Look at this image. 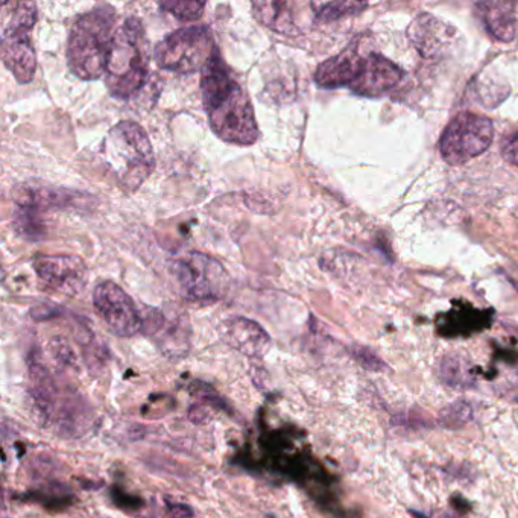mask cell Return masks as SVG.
Returning <instances> with one entry per match:
<instances>
[{
    "label": "cell",
    "mask_w": 518,
    "mask_h": 518,
    "mask_svg": "<svg viewBox=\"0 0 518 518\" xmlns=\"http://www.w3.org/2000/svg\"><path fill=\"white\" fill-rule=\"evenodd\" d=\"M503 157L512 165L518 166V134L506 140L503 145Z\"/></svg>",
    "instance_id": "obj_26"
},
{
    "label": "cell",
    "mask_w": 518,
    "mask_h": 518,
    "mask_svg": "<svg viewBox=\"0 0 518 518\" xmlns=\"http://www.w3.org/2000/svg\"><path fill=\"white\" fill-rule=\"evenodd\" d=\"M203 104L213 133L239 146H251L259 139L253 104L237 83L216 49L201 72Z\"/></svg>",
    "instance_id": "obj_1"
},
{
    "label": "cell",
    "mask_w": 518,
    "mask_h": 518,
    "mask_svg": "<svg viewBox=\"0 0 518 518\" xmlns=\"http://www.w3.org/2000/svg\"><path fill=\"white\" fill-rule=\"evenodd\" d=\"M38 19L34 2L2 4V61L20 84L31 83L37 70V54L31 31Z\"/></svg>",
    "instance_id": "obj_5"
},
{
    "label": "cell",
    "mask_w": 518,
    "mask_h": 518,
    "mask_svg": "<svg viewBox=\"0 0 518 518\" xmlns=\"http://www.w3.org/2000/svg\"><path fill=\"white\" fill-rule=\"evenodd\" d=\"M34 269L46 288L69 297L83 291L89 278L86 263L78 256H38Z\"/></svg>",
    "instance_id": "obj_10"
},
{
    "label": "cell",
    "mask_w": 518,
    "mask_h": 518,
    "mask_svg": "<svg viewBox=\"0 0 518 518\" xmlns=\"http://www.w3.org/2000/svg\"><path fill=\"white\" fill-rule=\"evenodd\" d=\"M364 57L365 55L359 54L357 49H345L341 54L329 58L318 66L315 72L316 84L323 89L351 87L361 72Z\"/></svg>",
    "instance_id": "obj_14"
},
{
    "label": "cell",
    "mask_w": 518,
    "mask_h": 518,
    "mask_svg": "<svg viewBox=\"0 0 518 518\" xmlns=\"http://www.w3.org/2000/svg\"><path fill=\"white\" fill-rule=\"evenodd\" d=\"M78 198L79 195L67 190L40 186H23L22 190L16 193L19 206L34 207L37 210L75 206Z\"/></svg>",
    "instance_id": "obj_18"
},
{
    "label": "cell",
    "mask_w": 518,
    "mask_h": 518,
    "mask_svg": "<svg viewBox=\"0 0 518 518\" xmlns=\"http://www.w3.org/2000/svg\"><path fill=\"white\" fill-rule=\"evenodd\" d=\"M441 377L453 388H468L474 382L473 374L467 364L458 356L444 357L440 367Z\"/></svg>",
    "instance_id": "obj_20"
},
{
    "label": "cell",
    "mask_w": 518,
    "mask_h": 518,
    "mask_svg": "<svg viewBox=\"0 0 518 518\" xmlns=\"http://www.w3.org/2000/svg\"><path fill=\"white\" fill-rule=\"evenodd\" d=\"M216 46L209 26H187L166 35L155 48L158 66L175 73L203 72Z\"/></svg>",
    "instance_id": "obj_7"
},
{
    "label": "cell",
    "mask_w": 518,
    "mask_h": 518,
    "mask_svg": "<svg viewBox=\"0 0 518 518\" xmlns=\"http://www.w3.org/2000/svg\"><path fill=\"white\" fill-rule=\"evenodd\" d=\"M494 139V125L488 117L476 113H461L447 125L440 140L444 162L464 165L471 158L484 154Z\"/></svg>",
    "instance_id": "obj_8"
},
{
    "label": "cell",
    "mask_w": 518,
    "mask_h": 518,
    "mask_svg": "<svg viewBox=\"0 0 518 518\" xmlns=\"http://www.w3.org/2000/svg\"><path fill=\"white\" fill-rule=\"evenodd\" d=\"M143 332L169 356H181L189 348L190 324L184 312L148 309L143 316Z\"/></svg>",
    "instance_id": "obj_11"
},
{
    "label": "cell",
    "mask_w": 518,
    "mask_h": 518,
    "mask_svg": "<svg viewBox=\"0 0 518 518\" xmlns=\"http://www.w3.org/2000/svg\"><path fill=\"white\" fill-rule=\"evenodd\" d=\"M172 518H192L193 512L186 505H169Z\"/></svg>",
    "instance_id": "obj_27"
},
{
    "label": "cell",
    "mask_w": 518,
    "mask_h": 518,
    "mask_svg": "<svg viewBox=\"0 0 518 518\" xmlns=\"http://www.w3.org/2000/svg\"><path fill=\"white\" fill-rule=\"evenodd\" d=\"M224 336L231 347L247 356H262L271 344V338L263 327L247 318L227 321Z\"/></svg>",
    "instance_id": "obj_15"
},
{
    "label": "cell",
    "mask_w": 518,
    "mask_h": 518,
    "mask_svg": "<svg viewBox=\"0 0 518 518\" xmlns=\"http://www.w3.org/2000/svg\"><path fill=\"white\" fill-rule=\"evenodd\" d=\"M160 8L166 11V13L177 17L178 20L195 22V20L201 19V16H203L206 4L204 2H196V0H183V2L181 0H168V2H162Z\"/></svg>",
    "instance_id": "obj_22"
},
{
    "label": "cell",
    "mask_w": 518,
    "mask_h": 518,
    "mask_svg": "<svg viewBox=\"0 0 518 518\" xmlns=\"http://www.w3.org/2000/svg\"><path fill=\"white\" fill-rule=\"evenodd\" d=\"M473 418V408L470 403L459 400L441 411L440 424L446 429H459Z\"/></svg>",
    "instance_id": "obj_23"
},
{
    "label": "cell",
    "mask_w": 518,
    "mask_h": 518,
    "mask_svg": "<svg viewBox=\"0 0 518 518\" xmlns=\"http://www.w3.org/2000/svg\"><path fill=\"white\" fill-rule=\"evenodd\" d=\"M104 158L116 180L128 192H136L152 174L155 155L151 140L140 125L119 122L105 137Z\"/></svg>",
    "instance_id": "obj_4"
},
{
    "label": "cell",
    "mask_w": 518,
    "mask_h": 518,
    "mask_svg": "<svg viewBox=\"0 0 518 518\" xmlns=\"http://www.w3.org/2000/svg\"><path fill=\"white\" fill-rule=\"evenodd\" d=\"M351 356L367 370L380 371L385 368V364L380 361V357L373 353V351L368 350V348L356 345V347L351 348Z\"/></svg>",
    "instance_id": "obj_25"
},
{
    "label": "cell",
    "mask_w": 518,
    "mask_h": 518,
    "mask_svg": "<svg viewBox=\"0 0 518 518\" xmlns=\"http://www.w3.org/2000/svg\"><path fill=\"white\" fill-rule=\"evenodd\" d=\"M481 11L485 28L497 42L509 43L517 37V13L512 4L487 2L477 5Z\"/></svg>",
    "instance_id": "obj_16"
},
{
    "label": "cell",
    "mask_w": 518,
    "mask_h": 518,
    "mask_svg": "<svg viewBox=\"0 0 518 518\" xmlns=\"http://www.w3.org/2000/svg\"><path fill=\"white\" fill-rule=\"evenodd\" d=\"M93 304L102 321L116 336L131 338L143 330V316L133 298L113 282H102L93 292Z\"/></svg>",
    "instance_id": "obj_9"
},
{
    "label": "cell",
    "mask_w": 518,
    "mask_h": 518,
    "mask_svg": "<svg viewBox=\"0 0 518 518\" xmlns=\"http://www.w3.org/2000/svg\"><path fill=\"white\" fill-rule=\"evenodd\" d=\"M408 37L421 57L435 60L449 51L456 29L432 14L420 13L409 25Z\"/></svg>",
    "instance_id": "obj_12"
},
{
    "label": "cell",
    "mask_w": 518,
    "mask_h": 518,
    "mask_svg": "<svg viewBox=\"0 0 518 518\" xmlns=\"http://www.w3.org/2000/svg\"><path fill=\"white\" fill-rule=\"evenodd\" d=\"M405 72L380 54L365 55L361 72L350 89L356 95L379 98L391 92L402 81Z\"/></svg>",
    "instance_id": "obj_13"
},
{
    "label": "cell",
    "mask_w": 518,
    "mask_h": 518,
    "mask_svg": "<svg viewBox=\"0 0 518 518\" xmlns=\"http://www.w3.org/2000/svg\"><path fill=\"white\" fill-rule=\"evenodd\" d=\"M505 84H499L493 78H479L477 84H473L474 95L481 104L487 107H496L505 99L508 92H505Z\"/></svg>",
    "instance_id": "obj_24"
},
{
    "label": "cell",
    "mask_w": 518,
    "mask_h": 518,
    "mask_svg": "<svg viewBox=\"0 0 518 518\" xmlns=\"http://www.w3.org/2000/svg\"><path fill=\"white\" fill-rule=\"evenodd\" d=\"M116 31V13L108 5L76 19L67 42V63L78 78L93 81L105 75Z\"/></svg>",
    "instance_id": "obj_2"
},
{
    "label": "cell",
    "mask_w": 518,
    "mask_h": 518,
    "mask_svg": "<svg viewBox=\"0 0 518 518\" xmlns=\"http://www.w3.org/2000/svg\"><path fill=\"white\" fill-rule=\"evenodd\" d=\"M149 73L148 42L142 22L125 20L114 35L105 70V83L117 99H130L146 84Z\"/></svg>",
    "instance_id": "obj_3"
},
{
    "label": "cell",
    "mask_w": 518,
    "mask_h": 518,
    "mask_svg": "<svg viewBox=\"0 0 518 518\" xmlns=\"http://www.w3.org/2000/svg\"><path fill=\"white\" fill-rule=\"evenodd\" d=\"M312 7L315 10L316 19L320 22H335L342 17L361 13L368 7V4H362V2H329V4H312Z\"/></svg>",
    "instance_id": "obj_21"
},
{
    "label": "cell",
    "mask_w": 518,
    "mask_h": 518,
    "mask_svg": "<svg viewBox=\"0 0 518 518\" xmlns=\"http://www.w3.org/2000/svg\"><path fill=\"white\" fill-rule=\"evenodd\" d=\"M13 222L17 233L28 241H40L45 237V221L34 207L19 206Z\"/></svg>",
    "instance_id": "obj_19"
},
{
    "label": "cell",
    "mask_w": 518,
    "mask_h": 518,
    "mask_svg": "<svg viewBox=\"0 0 518 518\" xmlns=\"http://www.w3.org/2000/svg\"><path fill=\"white\" fill-rule=\"evenodd\" d=\"M253 14L263 26L278 34L289 35V37L300 34L289 2H271V0L256 2L253 4Z\"/></svg>",
    "instance_id": "obj_17"
},
{
    "label": "cell",
    "mask_w": 518,
    "mask_h": 518,
    "mask_svg": "<svg viewBox=\"0 0 518 518\" xmlns=\"http://www.w3.org/2000/svg\"><path fill=\"white\" fill-rule=\"evenodd\" d=\"M171 275L183 298L213 303L227 294L230 277L224 266L201 253H187L171 262Z\"/></svg>",
    "instance_id": "obj_6"
}]
</instances>
